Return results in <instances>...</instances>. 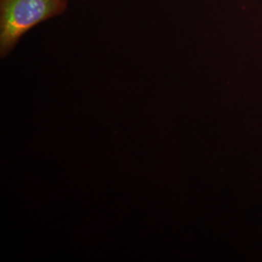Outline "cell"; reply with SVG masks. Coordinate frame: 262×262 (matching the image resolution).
Wrapping results in <instances>:
<instances>
[{"label": "cell", "mask_w": 262, "mask_h": 262, "mask_svg": "<svg viewBox=\"0 0 262 262\" xmlns=\"http://www.w3.org/2000/svg\"><path fill=\"white\" fill-rule=\"evenodd\" d=\"M66 9L67 0H0L1 58L8 56L31 28Z\"/></svg>", "instance_id": "cell-1"}]
</instances>
